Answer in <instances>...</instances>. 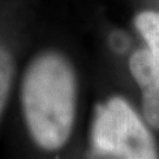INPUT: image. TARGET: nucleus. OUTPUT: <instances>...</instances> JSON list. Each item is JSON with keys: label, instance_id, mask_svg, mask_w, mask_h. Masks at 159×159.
<instances>
[{"label": "nucleus", "instance_id": "obj_1", "mask_svg": "<svg viewBox=\"0 0 159 159\" xmlns=\"http://www.w3.org/2000/svg\"><path fill=\"white\" fill-rule=\"evenodd\" d=\"M75 77L63 57L48 53L29 67L23 85L26 123L35 143L57 150L67 142L75 114Z\"/></svg>", "mask_w": 159, "mask_h": 159}, {"label": "nucleus", "instance_id": "obj_2", "mask_svg": "<svg viewBox=\"0 0 159 159\" xmlns=\"http://www.w3.org/2000/svg\"><path fill=\"white\" fill-rule=\"evenodd\" d=\"M92 140L96 154L107 158H158L156 145L130 105L112 98L97 111Z\"/></svg>", "mask_w": 159, "mask_h": 159}, {"label": "nucleus", "instance_id": "obj_3", "mask_svg": "<svg viewBox=\"0 0 159 159\" xmlns=\"http://www.w3.org/2000/svg\"><path fill=\"white\" fill-rule=\"evenodd\" d=\"M130 71L143 93V108L148 123L159 131V64L153 54L140 50L132 54Z\"/></svg>", "mask_w": 159, "mask_h": 159}, {"label": "nucleus", "instance_id": "obj_4", "mask_svg": "<svg viewBox=\"0 0 159 159\" xmlns=\"http://www.w3.org/2000/svg\"><path fill=\"white\" fill-rule=\"evenodd\" d=\"M134 25L146 40L150 52L159 64V13L152 11L142 12L136 17Z\"/></svg>", "mask_w": 159, "mask_h": 159}, {"label": "nucleus", "instance_id": "obj_5", "mask_svg": "<svg viewBox=\"0 0 159 159\" xmlns=\"http://www.w3.org/2000/svg\"><path fill=\"white\" fill-rule=\"evenodd\" d=\"M12 77V61L10 54L0 45V114L8 97Z\"/></svg>", "mask_w": 159, "mask_h": 159}, {"label": "nucleus", "instance_id": "obj_6", "mask_svg": "<svg viewBox=\"0 0 159 159\" xmlns=\"http://www.w3.org/2000/svg\"><path fill=\"white\" fill-rule=\"evenodd\" d=\"M110 43L113 47V50H116L117 52H124L129 47V39L125 34L121 32H114L111 35Z\"/></svg>", "mask_w": 159, "mask_h": 159}]
</instances>
